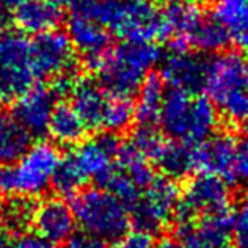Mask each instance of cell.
Masks as SVG:
<instances>
[{
    "instance_id": "d590c367",
    "label": "cell",
    "mask_w": 248,
    "mask_h": 248,
    "mask_svg": "<svg viewBox=\"0 0 248 248\" xmlns=\"http://www.w3.org/2000/svg\"><path fill=\"white\" fill-rule=\"evenodd\" d=\"M6 10L5 5L2 3V0H0V35L5 31V25H6V21H8V16H6Z\"/></svg>"
},
{
    "instance_id": "cb8c5ba5",
    "label": "cell",
    "mask_w": 248,
    "mask_h": 248,
    "mask_svg": "<svg viewBox=\"0 0 248 248\" xmlns=\"http://www.w3.org/2000/svg\"><path fill=\"white\" fill-rule=\"evenodd\" d=\"M31 135L25 130L13 113L0 110V167L17 160L30 146Z\"/></svg>"
},
{
    "instance_id": "603a6c76",
    "label": "cell",
    "mask_w": 248,
    "mask_h": 248,
    "mask_svg": "<svg viewBox=\"0 0 248 248\" xmlns=\"http://www.w3.org/2000/svg\"><path fill=\"white\" fill-rule=\"evenodd\" d=\"M165 82L159 74H151L139 88V99L135 104V120L141 126H155L159 124L162 107L165 101Z\"/></svg>"
},
{
    "instance_id": "e0dca14e",
    "label": "cell",
    "mask_w": 248,
    "mask_h": 248,
    "mask_svg": "<svg viewBox=\"0 0 248 248\" xmlns=\"http://www.w3.org/2000/svg\"><path fill=\"white\" fill-rule=\"evenodd\" d=\"M68 36L88 68L110 47V31L96 19L74 11L68 22Z\"/></svg>"
},
{
    "instance_id": "ab89813d",
    "label": "cell",
    "mask_w": 248,
    "mask_h": 248,
    "mask_svg": "<svg viewBox=\"0 0 248 248\" xmlns=\"http://www.w3.org/2000/svg\"><path fill=\"white\" fill-rule=\"evenodd\" d=\"M225 248H226V247H225Z\"/></svg>"
},
{
    "instance_id": "484cf974",
    "label": "cell",
    "mask_w": 248,
    "mask_h": 248,
    "mask_svg": "<svg viewBox=\"0 0 248 248\" xmlns=\"http://www.w3.org/2000/svg\"><path fill=\"white\" fill-rule=\"evenodd\" d=\"M135 120V104L130 96L108 93L102 129L110 134H120L130 127Z\"/></svg>"
},
{
    "instance_id": "30bf717a",
    "label": "cell",
    "mask_w": 248,
    "mask_h": 248,
    "mask_svg": "<svg viewBox=\"0 0 248 248\" xmlns=\"http://www.w3.org/2000/svg\"><path fill=\"white\" fill-rule=\"evenodd\" d=\"M181 200V188L174 178L154 176V179L141 192L140 198L130 209V217L137 228L149 232L168 226L176 217Z\"/></svg>"
},
{
    "instance_id": "d4e9b609",
    "label": "cell",
    "mask_w": 248,
    "mask_h": 248,
    "mask_svg": "<svg viewBox=\"0 0 248 248\" xmlns=\"http://www.w3.org/2000/svg\"><path fill=\"white\" fill-rule=\"evenodd\" d=\"M192 146L188 143H182L178 140L167 139L164 146L153 160L170 178H182L193 171V159H192Z\"/></svg>"
},
{
    "instance_id": "44dd1931",
    "label": "cell",
    "mask_w": 248,
    "mask_h": 248,
    "mask_svg": "<svg viewBox=\"0 0 248 248\" xmlns=\"http://www.w3.org/2000/svg\"><path fill=\"white\" fill-rule=\"evenodd\" d=\"M11 13L17 30L25 35L55 30L62 21V10L49 0H25Z\"/></svg>"
},
{
    "instance_id": "8fae6325",
    "label": "cell",
    "mask_w": 248,
    "mask_h": 248,
    "mask_svg": "<svg viewBox=\"0 0 248 248\" xmlns=\"http://www.w3.org/2000/svg\"><path fill=\"white\" fill-rule=\"evenodd\" d=\"M31 54L40 82L73 74L77 63V52L68 33L57 29L35 35L31 40Z\"/></svg>"
},
{
    "instance_id": "52a82bcc",
    "label": "cell",
    "mask_w": 248,
    "mask_h": 248,
    "mask_svg": "<svg viewBox=\"0 0 248 248\" xmlns=\"http://www.w3.org/2000/svg\"><path fill=\"white\" fill-rule=\"evenodd\" d=\"M71 209L82 232L106 242L126 232L132 220L127 204L104 187L82 188L73 195Z\"/></svg>"
},
{
    "instance_id": "d6986e66",
    "label": "cell",
    "mask_w": 248,
    "mask_h": 248,
    "mask_svg": "<svg viewBox=\"0 0 248 248\" xmlns=\"http://www.w3.org/2000/svg\"><path fill=\"white\" fill-rule=\"evenodd\" d=\"M69 96L71 106L79 113L87 129H102L108 91L91 79H76Z\"/></svg>"
},
{
    "instance_id": "f35d334b",
    "label": "cell",
    "mask_w": 248,
    "mask_h": 248,
    "mask_svg": "<svg viewBox=\"0 0 248 248\" xmlns=\"http://www.w3.org/2000/svg\"><path fill=\"white\" fill-rule=\"evenodd\" d=\"M242 74H244V83L245 88L248 90V55L244 57V63H242Z\"/></svg>"
},
{
    "instance_id": "d6a6232c",
    "label": "cell",
    "mask_w": 248,
    "mask_h": 248,
    "mask_svg": "<svg viewBox=\"0 0 248 248\" xmlns=\"http://www.w3.org/2000/svg\"><path fill=\"white\" fill-rule=\"evenodd\" d=\"M13 248H58L57 244L46 240L38 234H22L16 242H13Z\"/></svg>"
},
{
    "instance_id": "5b68a950",
    "label": "cell",
    "mask_w": 248,
    "mask_h": 248,
    "mask_svg": "<svg viewBox=\"0 0 248 248\" xmlns=\"http://www.w3.org/2000/svg\"><path fill=\"white\" fill-rule=\"evenodd\" d=\"M244 55L217 52L206 64L203 90L225 118L248 130V90L242 74Z\"/></svg>"
},
{
    "instance_id": "ac0fdd59",
    "label": "cell",
    "mask_w": 248,
    "mask_h": 248,
    "mask_svg": "<svg viewBox=\"0 0 248 248\" xmlns=\"http://www.w3.org/2000/svg\"><path fill=\"white\" fill-rule=\"evenodd\" d=\"M179 236L182 248H225L231 240V211L179 226Z\"/></svg>"
},
{
    "instance_id": "7a4b0ae2",
    "label": "cell",
    "mask_w": 248,
    "mask_h": 248,
    "mask_svg": "<svg viewBox=\"0 0 248 248\" xmlns=\"http://www.w3.org/2000/svg\"><path fill=\"white\" fill-rule=\"evenodd\" d=\"M120 146L118 139L110 132L94 135L87 140L83 139L74 145L58 164L52 181L55 192L64 197H73L90 181L99 182L113 165Z\"/></svg>"
},
{
    "instance_id": "9c48e42d",
    "label": "cell",
    "mask_w": 248,
    "mask_h": 248,
    "mask_svg": "<svg viewBox=\"0 0 248 248\" xmlns=\"http://www.w3.org/2000/svg\"><path fill=\"white\" fill-rule=\"evenodd\" d=\"M231 192L228 182L214 174L200 173L187 182L174 220L179 226L190 225L206 215L231 211Z\"/></svg>"
},
{
    "instance_id": "83f0119b",
    "label": "cell",
    "mask_w": 248,
    "mask_h": 248,
    "mask_svg": "<svg viewBox=\"0 0 248 248\" xmlns=\"http://www.w3.org/2000/svg\"><path fill=\"white\" fill-rule=\"evenodd\" d=\"M228 44V38L223 29L214 21V17H206L192 41V50L198 52H220Z\"/></svg>"
},
{
    "instance_id": "8992f818",
    "label": "cell",
    "mask_w": 248,
    "mask_h": 248,
    "mask_svg": "<svg viewBox=\"0 0 248 248\" xmlns=\"http://www.w3.org/2000/svg\"><path fill=\"white\" fill-rule=\"evenodd\" d=\"M62 155L55 145L38 141L10 165L0 167V197H40L52 186Z\"/></svg>"
},
{
    "instance_id": "4316f807",
    "label": "cell",
    "mask_w": 248,
    "mask_h": 248,
    "mask_svg": "<svg viewBox=\"0 0 248 248\" xmlns=\"http://www.w3.org/2000/svg\"><path fill=\"white\" fill-rule=\"evenodd\" d=\"M35 204L30 198L6 197L0 201V223L10 231H21L31 225Z\"/></svg>"
},
{
    "instance_id": "9a60e30c",
    "label": "cell",
    "mask_w": 248,
    "mask_h": 248,
    "mask_svg": "<svg viewBox=\"0 0 248 248\" xmlns=\"http://www.w3.org/2000/svg\"><path fill=\"white\" fill-rule=\"evenodd\" d=\"M207 60L190 50H176L165 57L162 64V79L173 90L198 93L203 90Z\"/></svg>"
},
{
    "instance_id": "7c38bea8",
    "label": "cell",
    "mask_w": 248,
    "mask_h": 248,
    "mask_svg": "<svg viewBox=\"0 0 248 248\" xmlns=\"http://www.w3.org/2000/svg\"><path fill=\"white\" fill-rule=\"evenodd\" d=\"M239 141L230 132L212 134L192 146L193 171L214 174L230 182L236 181Z\"/></svg>"
},
{
    "instance_id": "5bb4252c",
    "label": "cell",
    "mask_w": 248,
    "mask_h": 248,
    "mask_svg": "<svg viewBox=\"0 0 248 248\" xmlns=\"http://www.w3.org/2000/svg\"><path fill=\"white\" fill-rule=\"evenodd\" d=\"M55 93L52 87L36 83L13 106V116L31 137H41L47 132L50 113L55 106Z\"/></svg>"
},
{
    "instance_id": "74e56055",
    "label": "cell",
    "mask_w": 248,
    "mask_h": 248,
    "mask_svg": "<svg viewBox=\"0 0 248 248\" xmlns=\"http://www.w3.org/2000/svg\"><path fill=\"white\" fill-rule=\"evenodd\" d=\"M0 248H13V242L3 232H0Z\"/></svg>"
},
{
    "instance_id": "f1b7e54d",
    "label": "cell",
    "mask_w": 248,
    "mask_h": 248,
    "mask_svg": "<svg viewBox=\"0 0 248 248\" xmlns=\"http://www.w3.org/2000/svg\"><path fill=\"white\" fill-rule=\"evenodd\" d=\"M231 240L236 248H248V193L231 207Z\"/></svg>"
},
{
    "instance_id": "8d00e7d4",
    "label": "cell",
    "mask_w": 248,
    "mask_h": 248,
    "mask_svg": "<svg viewBox=\"0 0 248 248\" xmlns=\"http://www.w3.org/2000/svg\"><path fill=\"white\" fill-rule=\"evenodd\" d=\"M24 2H25V0H2V3L5 5V8L10 10V11H13V10L16 8V6H19Z\"/></svg>"
},
{
    "instance_id": "ffe728a7",
    "label": "cell",
    "mask_w": 248,
    "mask_h": 248,
    "mask_svg": "<svg viewBox=\"0 0 248 248\" xmlns=\"http://www.w3.org/2000/svg\"><path fill=\"white\" fill-rule=\"evenodd\" d=\"M212 17L234 47L248 52V0H214Z\"/></svg>"
},
{
    "instance_id": "277c9868",
    "label": "cell",
    "mask_w": 248,
    "mask_h": 248,
    "mask_svg": "<svg viewBox=\"0 0 248 248\" xmlns=\"http://www.w3.org/2000/svg\"><path fill=\"white\" fill-rule=\"evenodd\" d=\"M159 124L168 139L197 145L215 134L218 110L207 96L171 88L165 94Z\"/></svg>"
},
{
    "instance_id": "3957f363",
    "label": "cell",
    "mask_w": 248,
    "mask_h": 248,
    "mask_svg": "<svg viewBox=\"0 0 248 248\" xmlns=\"http://www.w3.org/2000/svg\"><path fill=\"white\" fill-rule=\"evenodd\" d=\"M160 60V50L155 43L121 41L110 46L102 57L91 64L99 83L108 93L130 96Z\"/></svg>"
},
{
    "instance_id": "e575fe53",
    "label": "cell",
    "mask_w": 248,
    "mask_h": 248,
    "mask_svg": "<svg viewBox=\"0 0 248 248\" xmlns=\"http://www.w3.org/2000/svg\"><path fill=\"white\" fill-rule=\"evenodd\" d=\"M49 2L58 6L60 10H63V8H74L79 0H49Z\"/></svg>"
},
{
    "instance_id": "4fadbf2b",
    "label": "cell",
    "mask_w": 248,
    "mask_h": 248,
    "mask_svg": "<svg viewBox=\"0 0 248 248\" xmlns=\"http://www.w3.org/2000/svg\"><path fill=\"white\" fill-rule=\"evenodd\" d=\"M167 40L176 50H192V41L206 21V13L197 0H167L162 5Z\"/></svg>"
},
{
    "instance_id": "ba28073f",
    "label": "cell",
    "mask_w": 248,
    "mask_h": 248,
    "mask_svg": "<svg viewBox=\"0 0 248 248\" xmlns=\"http://www.w3.org/2000/svg\"><path fill=\"white\" fill-rule=\"evenodd\" d=\"M40 83L31 54V40L22 31L0 35V102H15Z\"/></svg>"
},
{
    "instance_id": "4dcf8cb0",
    "label": "cell",
    "mask_w": 248,
    "mask_h": 248,
    "mask_svg": "<svg viewBox=\"0 0 248 248\" xmlns=\"http://www.w3.org/2000/svg\"><path fill=\"white\" fill-rule=\"evenodd\" d=\"M64 248H108L106 240L99 237L90 236L87 232H77L73 234L68 240Z\"/></svg>"
},
{
    "instance_id": "2e32d148",
    "label": "cell",
    "mask_w": 248,
    "mask_h": 248,
    "mask_svg": "<svg viewBox=\"0 0 248 248\" xmlns=\"http://www.w3.org/2000/svg\"><path fill=\"white\" fill-rule=\"evenodd\" d=\"M31 225L35 226V234L54 244L66 242L74 234L76 218L73 209L64 201L49 198L35 204Z\"/></svg>"
},
{
    "instance_id": "7402d4cb",
    "label": "cell",
    "mask_w": 248,
    "mask_h": 248,
    "mask_svg": "<svg viewBox=\"0 0 248 248\" xmlns=\"http://www.w3.org/2000/svg\"><path fill=\"white\" fill-rule=\"evenodd\" d=\"M87 130L85 123L69 102L62 101L55 104L47 124V134L55 143L63 146H74L83 140Z\"/></svg>"
},
{
    "instance_id": "836d02e7",
    "label": "cell",
    "mask_w": 248,
    "mask_h": 248,
    "mask_svg": "<svg viewBox=\"0 0 248 248\" xmlns=\"http://www.w3.org/2000/svg\"><path fill=\"white\" fill-rule=\"evenodd\" d=\"M154 248H182V247L179 240H174L171 237H164L154 245Z\"/></svg>"
},
{
    "instance_id": "1f68e13d",
    "label": "cell",
    "mask_w": 248,
    "mask_h": 248,
    "mask_svg": "<svg viewBox=\"0 0 248 248\" xmlns=\"http://www.w3.org/2000/svg\"><path fill=\"white\" fill-rule=\"evenodd\" d=\"M236 179L240 181V184L248 188V137L244 141L239 143Z\"/></svg>"
},
{
    "instance_id": "6da1fadb",
    "label": "cell",
    "mask_w": 248,
    "mask_h": 248,
    "mask_svg": "<svg viewBox=\"0 0 248 248\" xmlns=\"http://www.w3.org/2000/svg\"><path fill=\"white\" fill-rule=\"evenodd\" d=\"M73 10L96 19L123 41L167 40L162 5L154 0H79Z\"/></svg>"
},
{
    "instance_id": "f546056e",
    "label": "cell",
    "mask_w": 248,
    "mask_h": 248,
    "mask_svg": "<svg viewBox=\"0 0 248 248\" xmlns=\"http://www.w3.org/2000/svg\"><path fill=\"white\" fill-rule=\"evenodd\" d=\"M154 234L141 228H135L132 231H126L118 239L113 240L110 248H154Z\"/></svg>"
}]
</instances>
